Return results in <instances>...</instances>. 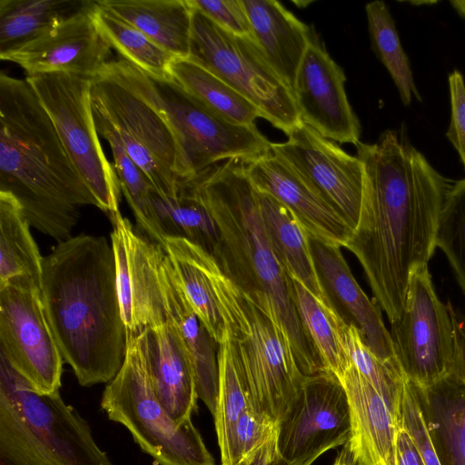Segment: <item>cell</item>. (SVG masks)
<instances>
[{
    "mask_svg": "<svg viewBox=\"0 0 465 465\" xmlns=\"http://www.w3.org/2000/svg\"><path fill=\"white\" fill-rule=\"evenodd\" d=\"M95 125L98 134L110 145L121 191L132 209L137 223L151 241L162 246L164 236L153 203V192L155 189L126 153L117 136L104 124L95 123Z\"/></svg>",
    "mask_w": 465,
    "mask_h": 465,
    "instance_id": "cell-35",
    "label": "cell"
},
{
    "mask_svg": "<svg viewBox=\"0 0 465 465\" xmlns=\"http://www.w3.org/2000/svg\"><path fill=\"white\" fill-rule=\"evenodd\" d=\"M450 4L457 13L465 19V0H453L450 1Z\"/></svg>",
    "mask_w": 465,
    "mask_h": 465,
    "instance_id": "cell-47",
    "label": "cell"
},
{
    "mask_svg": "<svg viewBox=\"0 0 465 465\" xmlns=\"http://www.w3.org/2000/svg\"><path fill=\"white\" fill-rule=\"evenodd\" d=\"M464 331H465V318H464V322H463V325H462Z\"/></svg>",
    "mask_w": 465,
    "mask_h": 465,
    "instance_id": "cell-49",
    "label": "cell"
},
{
    "mask_svg": "<svg viewBox=\"0 0 465 465\" xmlns=\"http://www.w3.org/2000/svg\"><path fill=\"white\" fill-rule=\"evenodd\" d=\"M92 15L99 32L121 59L154 80L173 81L172 64L177 59L173 54L101 6L97 1H94Z\"/></svg>",
    "mask_w": 465,
    "mask_h": 465,
    "instance_id": "cell-31",
    "label": "cell"
},
{
    "mask_svg": "<svg viewBox=\"0 0 465 465\" xmlns=\"http://www.w3.org/2000/svg\"><path fill=\"white\" fill-rule=\"evenodd\" d=\"M277 423L254 408H247L232 427L221 465H234L262 445L275 431Z\"/></svg>",
    "mask_w": 465,
    "mask_h": 465,
    "instance_id": "cell-39",
    "label": "cell"
},
{
    "mask_svg": "<svg viewBox=\"0 0 465 465\" xmlns=\"http://www.w3.org/2000/svg\"><path fill=\"white\" fill-rule=\"evenodd\" d=\"M94 121L109 128L163 197L190 176L180 137L155 81L128 62H108L91 78Z\"/></svg>",
    "mask_w": 465,
    "mask_h": 465,
    "instance_id": "cell-5",
    "label": "cell"
},
{
    "mask_svg": "<svg viewBox=\"0 0 465 465\" xmlns=\"http://www.w3.org/2000/svg\"><path fill=\"white\" fill-rule=\"evenodd\" d=\"M371 47L389 72L404 105L412 96L421 102L416 87L408 55L402 48L395 22L382 1H373L365 6Z\"/></svg>",
    "mask_w": 465,
    "mask_h": 465,
    "instance_id": "cell-34",
    "label": "cell"
},
{
    "mask_svg": "<svg viewBox=\"0 0 465 465\" xmlns=\"http://www.w3.org/2000/svg\"><path fill=\"white\" fill-rule=\"evenodd\" d=\"M51 118L60 140L97 201L98 208L120 213L121 187L96 129L91 78L69 73L25 76Z\"/></svg>",
    "mask_w": 465,
    "mask_h": 465,
    "instance_id": "cell-10",
    "label": "cell"
},
{
    "mask_svg": "<svg viewBox=\"0 0 465 465\" xmlns=\"http://www.w3.org/2000/svg\"><path fill=\"white\" fill-rule=\"evenodd\" d=\"M243 164L254 189L269 194L292 211L312 239L346 247L352 228L290 164L272 151Z\"/></svg>",
    "mask_w": 465,
    "mask_h": 465,
    "instance_id": "cell-19",
    "label": "cell"
},
{
    "mask_svg": "<svg viewBox=\"0 0 465 465\" xmlns=\"http://www.w3.org/2000/svg\"><path fill=\"white\" fill-rule=\"evenodd\" d=\"M192 8L188 59L248 99L261 112L262 118L286 135L301 125L302 121L292 89L272 66L256 41L225 31Z\"/></svg>",
    "mask_w": 465,
    "mask_h": 465,
    "instance_id": "cell-9",
    "label": "cell"
},
{
    "mask_svg": "<svg viewBox=\"0 0 465 465\" xmlns=\"http://www.w3.org/2000/svg\"><path fill=\"white\" fill-rule=\"evenodd\" d=\"M346 76L314 29L296 74L293 95L303 124L323 137L356 145L361 124L345 91Z\"/></svg>",
    "mask_w": 465,
    "mask_h": 465,
    "instance_id": "cell-16",
    "label": "cell"
},
{
    "mask_svg": "<svg viewBox=\"0 0 465 465\" xmlns=\"http://www.w3.org/2000/svg\"><path fill=\"white\" fill-rule=\"evenodd\" d=\"M126 340L123 365L102 396L108 418L124 426L160 465H216L193 421L177 423L155 395L143 331Z\"/></svg>",
    "mask_w": 465,
    "mask_h": 465,
    "instance_id": "cell-8",
    "label": "cell"
},
{
    "mask_svg": "<svg viewBox=\"0 0 465 465\" xmlns=\"http://www.w3.org/2000/svg\"><path fill=\"white\" fill-rule=\"evenodd\" d=\"M143 333L155 395L177 423L192 420L199 398L192 361L179 331L166 320Z\"/></svg>",
    "mask_w": 465,
    "mask_h": 465,
    "instance_id": "cell-22",
    "label": "cell"
},
{
    "mask_svg": "<svg viewBox=\"0 0 465 465\" xmlns=\"http://www.w3.org/2000/svg\"><path fill=\"white\" fill-rule=\"evenodd\" d=\"M193 310L220 344L226 328L214 288L217 261L200 246L180 237H166L162 245Z\"/></svg>",
    "mask_w": 465,
    "mask_h": 465,
    "instance_id": "cell-26",
    "label": "cell"
},
{
    "mask_svg": "<svg viewBox=\"0 0 465 465\" xmlns=\"http://www.w3.org/2000/svg\"><path fill=\"white\" fill-rule=\"evenodd\" d=\"M401 426L413 440L425 465H441L413 382L407 380L401 401Z\"/></svg>",
    "mask_w": 465,
    "mask_h": 465,
    "instance_id": "cell-40",
    "label": "cell"
},
{
    "mask_svg": "<svg viewBox=\"0 0 465 465\" xmlns=\"http://www.w3.org/2000/svg\"><path fill=\"white\" fill-rule=\"evenodd\" d=\"M40 290L59 351L79 384L113 380L127 340L112 243L87 234L57 243L43 259Z\"/></svg>",
    "mask_w": 465,
    "mask_h": 465,
    "instance_id": "cell-2",
    "label": "cell"
},
{
    "mask_svg": "<svg viewBox=\"0 0 465 465\" xmlns=\"http://www.w3.org/2000/svg\"><path fill=\"white\" fill-rule=\"evenodd\" d=\"M154 81L180 137L190 176L222 161L246 163L271 151L272 143L255 124H234L205 106L176 82Z\"/></svg>",
    "mask_w": 465,
    "mask_h": 465,
    "instance_id": "cell-13",
    "label": "cell"
},
{
    "mask_svg": "<svg viewBox=\"0 0 465 465\" xmlns=\"http://www.w3.org/2000/svg\"><path fill=\"white\" fill-rule=\"evenodd\" d=\"M436 246L446 255L465 293V178L454 182L441 210Z\"/></svg>",
    "mask_w": 465,
    "mask_h": 465,
    "instance_id": "cell-38",
    "label": "cell"
},
{
    "mask_svg": "<svg viewBox=\"0 0 465 465\" xmlns=\"http://www.w3.org/2000/svg\"><path fill=\"white\" fill-rule=\"evenodd\" d=\"M390 333L408 381L427 387L450 374L451 319L436 294L428 264L411 272L401 314L391 323Z\"/></svg>",
    "mask_w": 465,
    "mask_h": 465,
    "instance_id": "cell-12",
    "label": "cell"
},
{
    "mask_svg": "<svg viewBox=\"0 0 465 465\" xmlns=\"http://www.w3.org/2000/svg\"><path fill=\"white\" fill-rule=\"evenodd\" d=\"M349 355L355 369L398 411L401 412V401L407 378L398 361H383L366 345L352 325L346 326Z\"/></svg>",
    "mask_w": 465,
    "mask_h": 465,
    "instance_id": "cell-37",
    "label": "cell"
},
{
    "mask_svg": "<svg viewBox=\"0 0 465 465\" xmlns=\"http://www.w3.org/2000/svg\"><path fill=\"white\" fill-rule=\"evenodd\" d=\"M221 465V464H220ZM234 465H292L281 455L277 430L259 448Z\"/></svg>",
    "mask_w": 465,
    "mask_h": 465,
    "instance_id": "cell-44",
    "label": "cell"
},
{
    "mask_svg": "<svg viewBox=\"0 0 465 465\" xmlns=\"http://www.w3.org/2000/svg\"><path fill=\"white\" fill-rule=\"evenodd\" d=\"M451 114L446 133L448 140L458 152L465 168V83L460 71L449 75Z\"/></svg>",
    "mask_w": 465,
    "mask_h": 465,
    "instance_id": "cell-42",
    "label": "cell"
},
{
    "mask_svg": "<svg viewBox=\"0 0 465 465\" xmlns=\"http://www.w3.org/2000/svg\"><path fill=\"white\" fill-rule=\"evenodd\" d=\"M197 187L219 228L216 261L223 273L246 292L268 298L304 376L325 371L300 321L288 272L269 236L243 163L228 160L205 169L197 174Z\"/></svg>",
    "mask_w": 465,
    "mask_h": 465,
    "instance_id": "cell-4",
    "label": "cell"
},
{
    "mask_svg": "<svg viewBox=\"0 0 465 465\" xmlns=\"http://www.w3.org/2000/svg\"><path fill=\"white\" fill-rule=\"evenodd\" d=\"M145 260L165 313L179 331L189 352L198 398L213 416L219 385V343L193 310L163 248L143 237Z\"/></svg>",
    "mask_w": 465,
    "mask_h": 465,
    "instance_id": "cell-18",
    "label": "cell"
},
{
    "mask_svg": "<svg viewBox=\"0 0 465 465\" xmlns=\"http://www.w3.org/2000/svg\"><path fill=\"white\" fill-rule=\"evenodd\" d=\"M153 203L164 239L184 238L216 260L221 245L220 232L200 197L197 174L182 179L174 197H163L154 190Z\"/></svg>",
    "mask_w": 465,
    "mask_h": 465,
    "instance_id": "cell-28",
    "label": "cell"
},
{
    "mask_svg": "<svg viewBox=\"0 0 465 465\" xmlns=\"http://www.w3.org/2000/svg\"><path fill=\"white\" fill-rule=\"evenodd\" d=\"M176 58L189 57L193 8L188 0H99Z\"/></svg>",
    "mask_w": 465,
    "mask_h": 465,
    "instance_id": "cell-25",
    "label": "cell"
},
{
    "mask_svg": "<svg viewBox=\"0 0 465 465\" xmlns=\"http://www.w3.org/2000/svg\"><path fill=\"white\" fill-rule=\"evenodd\" d=\"M0 192L30 226L58 243L72 238L84 205L98 203L25 79L0 74Z\"/></svg>",
    "mask_w": 465,
    "mask_h": 465,
    "instance_id": "cell-3",
    "label": "cell"
},
{
    "mask_svg": "<svg viewBox=\"0 0 465 465\" xmlns=\"http://www.w3.org/2000/svg\"><path fill=\"white\" fill-rule=\"evenodd\" d=\"M94 1L38 37L0 54L26 76L69 73L93 78L112 59V48L92 15Z\"/></svg>",
    "mask_w": 465,
    "mask_h": 465,
    "instance_id": "cell-17",
    "label": "cell"
},
{
    "mask_svg": "<svg viewBox=\"0 0 465 465\" xmlns=\"http://www.w3.org/2000/svg\"><path fill=\"white\" fill-rule=\"evenodd\" d=\"M333 465H361L360 461L355 458L351 451L350 445L346 442L342 445V449L338 453Z\"/></svg>",
    "mask_w": 465,
    "mask_h": 465,
    "instance_id": "cell-46",
    "label": "cell"
},
{
    "mask_svg": "<svg viewBox=\"0 0 465 465\" xmlns=\"http://www.w3.org/2000/svg\"><path fill=\"white\" fill-rule=\"evenodd\" d=\"M0 465H114L60 391L34 390L0 356Z\"/></svg>",
    "mask_w": 465,
    "mask_h": 465,
    "instance_id": "cell-6",
    "label": "cell"
},
{
    "mask_svg": "<svg viewBox=\"0 0 465 465\" xmlns=\"http://www.w3.org/2000/svg\"><path fill=\"white\" fill-rule=\"evenodd\" d=\"M349 403L339 378L328 371L305 376L289 410L277 423V446L292 465H312L350 438Z\"/></svg>",
    "mask_w": 465,
    "mask_h": 465,
    "instance_id": "cell-14",
    "label": "cell"
},
{
    "mask_svg": "<svg viewBox=\"0 0 465 465\" xmlns=\"http://www.w3.org/2000/svg\"><path fill=\"white\" fill-rule=\"evenodd\" d=\"M242 3L256 43L292 91L313 29L278 1L242 0Z\"/></svg>",
    "mask_w": 465,
    "mask_h": 465,
    "instance_id": "cell-23",
    "label": "cell"
},
{
    "mask_svg": "<svg viewBox=\"0 0 465 465\" xmlns=\"http://www.w3.org/2000/svg\"><path fill=\"white\" fill-rule=\"evenodd\" d=\"M0 356L40 393L59 391L64 359L43 303L27 277L0 285Z\"/></svg>",
    "mask_w": 465,
    "mask_h": 465,
    "instance_id": "cell-11",
    "label": "cell"
},
{
    "mask_svg": "<svg viewBox=\"0 0 465 465\" xmlns=\"http://www.w3.org/2000/svg\"><path fill=\"white\" fill-rule=\"evenodd\" d=\"M350 411L347 441L361 465H396L401 412L394 409L351 365L339 378Z\"/></svg>",
    "mask_w": 465,
    "mask_h": 465,
    "instance_id": "cell-21",
    "label": "cell"
},
{
    "mask_svg": "<svg viewBox=\"0 0 465 465\" xmlns=\"http://www.w3.org/2000/svg\"><path fill=\"white\" fill-rule=\"evenodd\" d=\"M91 0H0V54L84 9Z\"/></svg>",
    "mask_w": 465,
    "mask_h": 465,
    "instance_id": "cell-30",
    "label": "cell"
},
{
    "mask_svg": "<svg viewBox=\"0 0 465 465\" xmlns=\"http://www.w3.org/2000/svg\"><path fill=\"white\" fill-rule=\"evenodd\" d=\"M172 76L188 94L234 124L251 125L262 118L261 112L248 99L188 58L173 61Z\"/></svg>",
    "mask_w": 465,
    "mask_h": 465,
    "instance_id": "cell-33",
    "label": "cell"
},
{
    "mask_svg": "<svg viewBox=\"0 0 465 465\" xmlns=\"http://www.w3.org/2000/svg\"><path fill=\"white\" fill-rule=\"evenodd\" d=\"M311 246L321 282L339 316L346 324L358 329L366 345L377 357L383 361H397L381 309L355 280L341 247L312 238Z\"/></svg>",
    "mask_w": 465,
    "mask_h": 465,
    "instance_id": "cell-20",
    "label": "cell"
},
{
    "mask_svg": "<svg viewBox=\"0 0 465 465\" xmlns=\"http://www.w3.org/2000/svg\"><path fill=\"white\" fill-rule=\"evenodd\" d=\"M414 385L440 464L465 465V381L448 375Z\"/></svg>",
    "mask_w": 465,
    "mask_h": 465,
    "instance_id": "cell-24",
    "label": "cell"
},
{
    "mask_svg": "<svg viewBox=\"0 0 465 465\" xmlns=\"http://www.w3.org/2000/svg\"><path fill=\"white\" fill-rule=\"evenodd\" d=\"M17 201L0 192V285L27 277L41 285L43 259Z\"/></svg>",
    "mask_w": 465,
    "mask_h": 465,
    "instance_id": "cell-32",
    "label": "cell"
},
{
    "mask_svg": "<svg viewBox=\"0 0 465 465\" xmlns=\"http://www.w3.org/2000/svg\"><path fill=\"white\" fill-rule=\"evenodd\" d=\"M288 275L295 309L324 371L340 378L351 365L346 341L347 324L332 307L322 303L300 281Z\"/></svg>",
    "mask_w": 465,
    "mask_h": 465,
    "instance_id": "cell-29",
    "label": "cell"
},
{
    "mask_svg": "<svg viewBox=\"0 0 465 465\" xmlns=\"http://www.w3.org/2000/svg\"><path fill=\"white\" fill-rule=\"evenodd\" d=\"M188 2L191 6L202 12L225 31L240 37L254 39L242 0H188Z\"/></svg>",
    "mask_w": 465,
    "mask_h": 465,
    "instance_id": "cell-41",
    "label": "cell"
},
{
    "mask_svg": "<svg viewBox=\"0 0 465 465\" xmlns=\"http://www.w3.org/2000/svg\"><path fill=\"white\" fill-rule=\"evenodd\" d=\"M447 306L452 323L453 341L450 375H453L465 381V331L459 322L451 304L449 302Z\"/></svg>",
    "mask_w": 465,
    "mask_h": 465,
    "instance_id": "cell-43",
    "label": "cell"
},
{
    "mask_svg": "<svg viewBox=\"0 0 465 465\" xmlns=\"http://www.w3.org/2000/svg\"><path fill=\"white\" fill-rule=\"evenodd\" d=\"M220 312L246 380L252 407L278 423L298 395L301 371L267 297L241 289L222 271L213 272Z\"/></svg>",
    "mask_w": 465,
    "mask_h": 465,
    "instance_id": "cell-7",
    "label": "cell"
},
{
    "mask_svg": "<svg viewBox=\"0 0 465 465\" xmlns=\"http://www.w3.org/2000/svg\"><path fill=\"white\" fill-rule=\"evenodd\" d=\"M257 196L263 223L287 272L319 301L332 307L316 269L308 232L279 201L264 193L257 192Z\"/></svg>",
    "mask_w": 465,
    "mask_h": 465,
    "instance_id": "cell-27",
    "label": "cell"
},
{
    "mask_svg": "<svg viewBox=\"0 0 465 465\" xmlns=\"http://www.w3.org/2000/svg\"><path fill=\"white\" fill-rule=\"evenodd\" d=\"M219 345V385L213 419L220 455H223L233 425L243 411L252 405L245 377L227 331Z\"/></svg>",
    "mask_w": 465,
    "mask_h": 465,
    "instance_id": "cell-36",
    "label": "cell"
},
{
    "mask_svg": "<svg viewBox=\"0 0 465 465\" xmlns=\"http://www.w3.org/2000/svg\"><path fill=\"white\" fill-rule=\"evenodd\" d=\"M410 4L411 5H430V4H435L436 2H430V1H421V2H414V1H411L409 2Z\"/></svg>",
    "mask_w": 465,
    "mask_h": 465,
    "instance_id": "cell-48",
    "label": "cell"
},
{
    "mask_svg": "<svg viewBox=\"0 0 465 465\" xmlns=\"http://www.w3.org/2000/svg\"><path fill=\"white\" fill-rule=\"evenodd\" d=\"M396 465H425L413 440L402 426L396 441Z\"/></svg>",
    "mask_w": 465,
    "mask_h": 465,
    "instance_id": "cell-45",
    "label": "cell"
},
{
    "mask_svg": "<svg viewBox=\"0 0 465 465\" xmlns=\"http://www.w3.org/2000/svg\"><path fill=\"white\" fill-rule=\"evenodd\" d=\"M404 128L355 145L363 165L362 196L345 247L360 262L391 323L401 314L411 272L434 253L441 210L454 183L412 145Z\"/></svg>",
    "mask_w": 465,
    "mask_h": 465,
    "instance_id": "cell-1",
    "label": "cell"
},
{
    "mask_svg": "<svg viewBox=\"0 0 465 465\" xmlns=\"http://www.w3.org/2000/svg\"><path fill=\"white\" fill-rule=\"evenodd\" d=\"M287 136L286 142L272 143L271 151L312 184L353 231L361 204V161L303 123Z\"/></svg>",
    "mask_w": 465,
    "mask_h": 465,
    "instance_id": "cell-15",
    "label": "cell"
}]
</instances>
